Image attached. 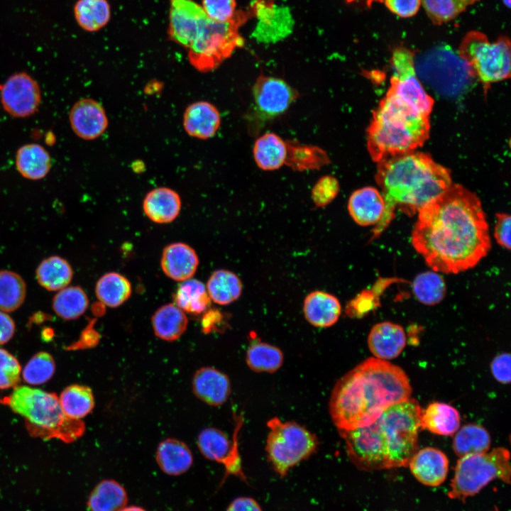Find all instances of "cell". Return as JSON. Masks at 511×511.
I'll return each instance as SVG.
<instances>
[{
	"mask_svg": "<svg viewBox=\"0 0 511 511\" xmlns=\"http://www.w3.org/2000/svg\"><path fill=\"white\" fill-rule=\"evenodd\" d=\"M252 16L251 7L247 11H236L227 21L219 22L192 0H170L167 33L171 40L186 49L194 68L209 72L243 47L245 40L239 29Z\"/></svg>",
	"mask_w": 511,
	"mask_h": 511,
	"instance_id": "cell-4",
	"label": "cell"
},
{
	"mask_svg": "<svg viewBox=\"0 0 511 511\" xmlns=\"http://www.w3.org/2000/svg\"><path fill=\"white\" fill-rule=\"evenodd\" d=\"M339 432L346 442L348 458L359 470L389 469L388 444L378 419L365 427Z\"/></svg>",
	"mask_w": 511,
	"mask_h": 511,
	"instance_id": "cell-13",
	"label": "cell"
},
{
	"mask_svg": "<svg viewBox=\"0 0 511 511\" xmlns=\"http://www.w3.org/2000/svg\"><path fill=\"white\" fill-rule=\"evenodd\" d=\"M457 53L485 89L492 83L510 77V42L506 36L491 42L480 31H469L462 39Z\"/></svg>",
	"mask_w": 511,
	"mask_h": 511,
	"instance_id": "cell-9",
	"label": "cell"
},
{
	"mask_svg": "<svg viewBox=\"0 0 511 511\" xmlns=\"http://www.w3.org/2000/svg\"><path fill=\"white\" fill-rule=\"evenodd\" d=\"M490 370L495 379L502 384H508L511 380L510 355L501 353L494 357L490 363Z\"/></svg>",
	"mask_w": 511,
	"mask_h": 511,
	"instance_id": "cell-51",
	"label": "cell"
},
{
	"mask_svg": "<svg viewBox=\"0 0 511 511\" xmlns=\"http://www.w3.org/2000/svg\"><path fill=\"white\" fill-rule=\"evenodd\" d=\"M246 361L253 371L271 373L282 365L283 354L278 347L256 340V338L247 350Z\"/></svg>",
	"mask_w": 511,
	"mask_h": 511,
	"instance_id": "cell-42",
	"label": "cell"
},
{
	"mask_svg": "<svg viewBox=\"0 0 511 511\" xmlns=\"http://www.w3.org/2000/svg\"><path fill=\"white\" fill-rule=\"evenodd\" d=\"M69 121L73 132L87 141L100 137L109 124L102 105L91 98H82L74 104L69 113Z\"/></svg>",
	"mask_w": 511,
	"mask_h": 511,
	"instance_id": "cell-18",
	"label": "cell"
},
{
	"mask_svg": "<svg viewBox=\"0 0 511 511\" xmlns=\"http://www.w3.org/2000/svg\"><path fill=\"white\" fill-rule=\"evenodd\" d=\"M221 124L218 109L207 101L190 104L183 115V127L192 137L206 140L213 137Z\"/></svg>",
	"mask_w": 511,
	"mask_h": 511,
	"instance_id": "cell-23",
	"label": "cell"
},
{
	"mask_svg": "<svg viewBox=\"0 0 511 511\" xmlns=\"http://www.w3.org/2000/svg\"><path fill=\"white\" fill-rule=\"evenodd\" d=\"M120 511H147L145 509H144L142 507L137 506V505H130V506H126L123 509H121Z\"/></svg>",
	"mask_w": 511,
	"mask_h": 511,
	"instance_id": "cell-57",
	"label": "cell"
},
{
	"mask_svg": "<svg viewBox=\"0 0 511 511\" xmlns=\"http://www.w3.org/2000/svg\"><path fill=\"white\" fill-rule=\"evenodd\" d=\"M256 114L270 119L285 112L299 97L297 90L282 79L260 74L252 88Z\"/></svg>",
	"mask_w": 511,
	"mask_h": 511,
	"instance_id": "cell-15",
	"label": "cell"
},
{
	"mask_svg": "<svg viewBox=\"0 0 511 511\" xmlns=\"http://www.w3.org/2000/svg\"><path fill=\"white\" fill-rule=\"evenodd\" d=\"M194 394L202 402L213 406L224 404L231 392L229 377L211 367L197 370L192 379Z\"/></svg>",
	"mask_w": 511,
	"mask_h": 511,
	"instance_id": "cell-22",
	"label": "cell"
},
{
	"mask_svg": "<svg viewBox=\"0 0 511 511\" xmlns=\"http://www.w3.org/2000/svg\"><path fill=\"white\" fill-rule=\"evenodd\" d=\"M253 16L259 21L253 36L259 42L270 43L287 37L292 31L294 22L287 8L264 1H255L251 6Z\"/></svg>",
	"mask_w": 511,
	"mask_h": 511,
	"instance_id": "cell-17",
	"label": "cell"
},
{
	"mask_svg": "<svg viewBox=\"0 0 511 511\" xmlns=\"http://www.w3.org/2000/svg\"><path fill=\"white\" fill-rule=\"evenodd\" d=\"M198 265L196 251L187 243H172L163 251L160 266L165 275L172 280L182 282L192 278Z\"/></svg>",
	"mask_w": 511,
	"mask_h": 511,
	"instance_id": "cell-20",
	"label": "cell"
},
{
	"mask_svg": "<svg viewBox=\"0 0 511 511\" xmlns=\"http://www.w3.org/2000/svg\"><path fill=\"white\" fill-rule=\"evenodd\" d=\"M235 0H202V9L212 20L225 22L236 13Z\"/></svg>",
	"mask_w": 511,
	"mask_h": 511,
	"instance_id": "cell-50",
	"label": "cell"
},
{
	"mask_svg": "<svg viewBox=\"0 0 511 511\" xmlns=\"http://www.w3.org/2000/svg\"><path fill=\"white\" fill-rule=\"evenodd\" d=\"M460 422V414L454 407L436 402L422 410L420 428L436 434L449 436L457 432Z\"/></svg>",
	"mask_w": 511,
	"mask_h": 511,
	"instance_id": "cell-29",
	"label": "cell"
},
{
	"mask_svg": "<svg viewBox=\"0 0 511 511\" xmlns=\"http://www.w3.org/2000/svg\"><path fill=\"white\" fill-rule=\"evenodd\" d=\"M151 322L155 335L167 341L177 340L188 325L185 312L172 303L159 307L154 312Z\"/></svg>",
	"mask_w": 511,
	"mask_h": 511,
	"instance_id": "cell-31",
	"label": "cell"
},
{
	"mask_svg": "<svg viewBox=\"0 0 511 511\" xmlns=\"http://www.w3.org/2000/svg\"><path fill=\"white\" fill-rule=\"evenodd\" d=\"M370 351L382 360L397 357L406 345V334L403 328L390 322H380L373 326L368 337Z\"/></svg>",
	"mask_w": 511,
	"mask_h": 511,
	"instance_id": "cell-24",
	"label": "cell"
},
{
	"mask_svg": "<svg viewBox=\"0 0 511 511\" xmlns=\"http://www.w3.org/2000/svg\"><path fill=\"white\" fill-rule=\"evenodd\" d=\"M4 402L25 419L28 432L43 439H59L71 443L85 431L80 419L67 417L63 412L58 397L28 386H16Z\"/></svg>",
	"mask_w": 511,
	"mask_h": 511,
	"instance_id": "cell-6",
	"label": "cell"
},
{
	"mask_svg": "<svg viewBox=\"0 0 511 511\" xmlns=\"http://www.w3.org/2000/svg\"><path fill=\"white\" fill-rule=\"evenodd\" d=\"M16 329L13 319L6 313L0 311V345L9 341Z\"/></svg>",
	"mask_w": 511,
	"mask_h": 511,
	"instance_id": "cell-54",
	"label": "cell"
},
{
	"mask_svg": "<svg viewBox=\"0 0 511 511\" xmlns=\"http://www.w3.org/2000/svg\"><path fill=\"white\" fill-rule=\"evenodd\" d=\"M430 131L429 116L418 114L387 92L367 129V148L376 163L422 146Z\"/></svg>",
	"mask_w": 511,
	"mask_h": 511,
	"instance_id": "cell-5",
	"label": "cell"
},
{
	"mask_svg": "<svg viewBox=\"0 0 511 511\" xmlns=\"http://www.w3.org/2000/svg\"><path fill=\"white\" fill-rule=\"evenodd\" d=\"M412 291L418 301L432 306L444 300L446 287L444 278L437 272L427 271L415 277L412 282Z\"/></svg>",
	"mask_w": 511,
	"mask_h": 511,
	"instance_id": "cell-44",
	"label": "cell"
},
{
	"mask_svg": "<svg viewBox=\"0 0 511 511\" xmlns=\"http://www.w3.org/2000/svg\"><path fill=\"white\" fill-rule=\"evenodd\" d=\"M414 60V53L405 47H397L393 50L391 57L392 75L387 92L418 114L429 116L434 100L425 92L417 77Z\"/></svg>",
	"mask_w": 511,
	"mask_h": 511,
	"instance_id": "cell-12",
	"label": "cell"
},
{
	"mask_svg": "<svg viewBox=\"0 0 511 511\" xmlns=\"http://www.w3.org/2000/svg\"><path fill=\"white\" fill-rule=\"evenodd\" d=\"M375 179L381 190L385 211L372 231L371 241L388 228L396 210L412 216L452 184L449 170L429 154L416 151L379 161Z\"/></svg>",
	"mask_w": 511,
	"mask_h": 511,
	"instance_id": "cell-3",
	"label": "cell"
},
{
	"mask_svg": "<svg viewBox=\"0 0 511 511\" xmlns=\"http://www.w3.org/2000/svg\"><path fill=\"white\" fill-rule=\"evenodd\" d=\"M417 215L411 243L434 271L456 274L467 270L490 250L481 202L461 185L451 184Z\"/></svg>",
	"mask_w": 511,
	"mask_h": 511,
	"instance_id": "cell-1",
	"label": "cell"
},
{
	"mask_svg": "<svg viewBox=\"0 0 511 511\" xmlns=\"http://www.w3.org/2000/svg\"><path fill=\"white\" fill-rule=\"evenodd\" d=\"M422 409L409 398L391 405L377 419L388 444L389 468L405 467L418 449Z\"/></svg>",
	"mask_w": 511,
	"mask_h": 511,
	"instance_id": "cell-8",
	"label": "cell"
},
{
	"mask_svg": "<svg viewBox=\"0 0 511 511\" xmlns=\"http://www.w3.org/2000/svg\"><path fill=\"white\" fill-rule=\"evenodd\" d=\"M125 488L113 479L100 481L91 492L87 507L89 511H120L128 503Z\"/></svg>",
	"mask_w": 511,
	"mask_h": 511,
	"instance_id": "cell-33",
	"label": "cell"
},
{
	"mask_svg": "<svg viewBox=\"0 0 511 511\" xmlns=\"http://www.w3.org/2000/svg\"><path fill=\"white\" fill-rule=\"evenodd\" d=\"M35 277L40 286L49 291H59L67 286L73 278V270L65 258L52 256L38 265Z\"/></svg>",
	"mask_w": 511,
	"mask_h": 511,
	"instance_id": "cell-34",
	"label": "cell"
},
{
	"mask_svg": "<svg viewBox=\"0 0 511 511\" xmlns=\"http://www.w3.org/2000/svg\"><path fill=\"white\" fill-rule=\"evenodd\" d=\"M496 223L494 229V237L497 243L507 250L510 249V227L511 218L506 213L496 214Z\"/></svg>",
	"mask_w": 511,
	"mask_h": 511,
	"instance_id": "cell-53",
	"label": "cell"
},
{
	"mask_svg": "<svg viewBox=\"0 0 511 511\" xmlns=\"http://www.w3.org/2000/svg\"><path fill=\"white\" fill-rule=\"evenodd\" d=\"M204 314L202 325L204 333H209L219 329L221 322H222V315L217 310L206 311Z\"/></svg>",
	"mask_w": 511,
	"mask_h": 511,
	"instance_id": "cell-56",
	"label": "cell"
},
{
	"mask_svg": "<svg viewBox=\"0 0 511 511\" xmlns=\"http://www.w3.org/2000/svg\"><path fill=\"white\" fill-rule=\"evenodd\" d=\"M347 209L351 217L358 225H376L385 211V202L380 192L373 187H364L352 192Z\"/></svg>",
	"mask_w": 511,
	"mask_h": 511,
	"instance_id": "cell-21",
	"label": "cell"
},
{
	"mask_svg": "<svg viewBox=\"0 0 511 511\" xmlns=\"http://www.w3.org/2000/svg\"><path fill=\"white\" fill-rule=\"evenodd\" d=\"M26 285L18 273L0 270V311L11 312L23 304L26 297Z\"/></svg>",
	"mask_w": 511,
	"mask_h": 511,
	"instance_id": "cell-43",
	"label": "cell"
},
{
	"mask_svg": "<svg viewBox=\"0 0 511 511\" xmlns=\"http://www.w3.org/2000/svg\"><path fill=\"white\" fill-rule=\"evenodd\" d=\"M3 109L13 117L26 118L38 110L41 91L37 81L26 72L11 75L0 87Z\"/></svg>",
	"mask_w": 511,
	"mask_h": 511,
	"instance_id": "cell-14",
	"label": "cell"
},
{
	"mask_svg": "<svg viewBox=\"0 0 511 511\" xmlns=\"http://www.w3.org/2000/svg\"><path fill=\"white\" fill-rule=\"evenodd\" d=\"M303 312L306 319L312 325L329 327L338 321L341 313V305L336 296L316 290L305 297Z\"/></svg>",
	"mask_w": 511,
	"mask_h": 511,
	"instance_id": "cell-26",
	"label": "cell"
},
{
	"mask_svg": "<svg viewBox=\"0 0 511 511\" xmlns=\"http://www.w3.org/2000/svg\"><path fill=\"white\" fill-rule=\"evenodd\" d=\"M197 446L206 458L224 466V478L234 475L246 480L241 468L236 436L231 442L222 431L214 427L205 428L199 434Z\"/></svg>",
	"mask_w": 511,
	"mask_h": 511,
	"instance_id": "cell-16",
	"label": "cell"
},
{
	"mask_svg": "<svg viewBox=\"0 0 511 511\" xmlns=\"http://www.w3.org/2000/svg\"><path fill=\"white\" fill-rule=\"evenodd\" d=\"M15 161L18 172L31 180L43 179L52 166L49 153L38 143H27L21 146L16 152Z\"/></svg>",
	"mask_w": 511,
	"mask_h": 511,
	"instance_id": "cell-28",
	"label": "cell"
},
{
	"mask_svg": "<svg viewBox=\"0 0 511 511\" xmlns=\"http://www.w3.org/2000/svg\"><path fill=\"white\" fill-rule=\"evenodd\" d=\"M287 155L285 165L294 171L319 170L330 163V158L322 148L301 143L296 140L285 141Z\"/></svg>",
	"mask_w": 511,
	"mask_h": 511,
	"instance_id": "cell-30",
	"label": "cell"
},
{
	"mask_svg": "<svg viewBox=\"0 0 511 511\" xmlns=\"http://www.w3.org/2000/svg\"><path fill=\"white\" fill-rule=\"evenodd\" d=\"M21 368L18 360L0 348V389L15 388L20 382Z\"/></svg>",
	"mask_w": 511,
	"mask_h": 511,
	"instance_id": "cell-47",
	"label": "cell"
},
{
	"mask_svg": "<svg viewBox=\"0 0 511 511\" xmlns=\"http://www.w3.org/2000/svg\"><path fill=\"white\" fill-rule=\"evenodd\" d=\"M495 511H498V510L496 508Z\"/></svg>",
	"mask_w": 511,
	"mask_h": 511,
	"instance_id": "cell-60",
	"label": "cell"
},
{
	"mask_svg": "<svg viewBox=\"0 0 511 511\" xmlns=\"http://www.w3.org/2000/svg\"><path fill=\"white\" fill-rule=\"evenodd\" d=\"M510 471V452L505 448L461 457L456 463L448 496L464 501L495 479L509 484Z\"/></svg>",
	"mask_w": 511,
	"mask_h": 511,
	"instance_id": "cell-7",
	"label": "cell"
},
{
	"mask_svg": "<svg viewBox=\"0 0 511 511\" xmlns=\"http://www.w3.org/2000/svg\"><path fill=\"white\" fill-rule=\"evenodd\" d=\"M130 281L124 275L116 272L103 275L95 286L96 297L103 306L118 307L127 301L131 295Z\"/></svg>",
	"mask_w": 511,
	"mask_h": 511,
	"instance_id": "cell-35",
	"label": "cell"
},
{
	"mask_svg": "<svg viewBox=\"0 0 511 511\" xmlns=\"http://www.w3.org/2000/svg\"><path fill=\"white\" fill-rule=\"evenodd\" d=\"M411 393L404 370L370 358L336 383L329 401L330 415L339 432L365 427L391 405L410 398Z\"/></svg>",
	"mask_w": 511,
	"mask_h": 511,
	"instance_id": "cell-2",
	"label": "cell"
},
{
	"mask_svg": "<svg viewBox=\"0 0 511 511\" xmlns=\"http://www.w3.org/2000/svg\"><path fill=\"white\" fill-rule=\"evenodd\" d=\"M408 466L414 477L421 483L436 487L442 484L447 476L449 459L441 451L426 447L411 458Z\"/></svg>",
	"mask_w": 511,
	"mask_h": 511,
	"instance_id": "cell-19",
	"label": "cell"
},
{
	"mask_svg": "<svg viewBox=\"0 0 511 511\" xmlns=\"http://www.w3.org/2000/svg\"><path fill=\"white\" fill-rule=\"evenodd\" d=\"M480 0H422L425 12L432 23H448Z\"/></svg>",
	"mask_w": 511,
	"mask_h": 511,
	"instance_id": "cell-45",
	"label": "cell"
},
{
	"mask_svg": "<svg viewBox=\"0 0 511 511\" xmlns=\"http://www.w3.org/2000/svg\"><path fill=\"white\" fill-rule=\"evenodd\" d=\"M502 1L506 7H507V8L510 7V1L511 0H502Z\"/></svg>",
	"mask_w": 511,
	"mask_h": 511,
	"instance_id": "cell-59",
	"label": "cell"
},
{
	"mask_svg": "<svg viewBox=\"0 0 511 511\" xmlns=\"http://www.w3.org/2000/svg\"><path fill=\"white\" fill-rule=\"evenodd\" d=\"M378 295L375 290H364L346 306V314L349 317L362 318L379 306Z\"/></svg>",
	"mask_w": 511,
	"mask_h": 511,
	"instance_id": "cell-49",
	"label": "cell"
},
{
	"mask_svg": "<svg viewBox=\"0 0 511 511\" xmlns=\"http://www.w3.org/2000/svg\"><path fill=\"white\" fill-rule=\"evenodd\" d=\"M181 198L172 189L160 187L148 192L143 201V209L146 216L158 224L173 221L181 210Z\"/></svg>",
	"mask_w": 511,
	"mask_h": 511,
	"instance_id": "cell-25",
	"label": "cell"
},
{
	"mask_svg": "<svg viewBox=\"0 0 511 511\" xmlns=\"http://www.w3.org/2000/svg\"><path fill=\"white\" fill-rule=\"evenodd\" d=\"M206 288L211 301L219 305H226L240 297L243 285L236 274L220 269L210 275Z\"/></svg>",
	"mask_w": 511,
	"mask_h": 511,
	"instance_id": "cell-36",
	"label": "cell"
},
{
	"mask_svg": "<svg viewBox=\"0 0 511 511\" xmlns=\"http://www.w3.org/2000/svg\"><path fill=\"white\" fill-rule=\"evenodd\" d=\"M226 511H262V509L253 498L239 497L229 504Z\"/></svg>",
	"mask_w": 511,
	"mask_h": 511,
	"instance_id": "cell-55",
	"label": "cell"
},
{
	"mask_svg": "<svg viewBox=\"0 0 511 511\" xmlns=\"http://www.w3.org/2000/svg\"><path fill=\"white\" fill-rule=\"evenodd\" d=\"M89 298L79 286H67L57 292L53 298L52 308L55 313L65 320H74L87 309Z\"/></svg>",
	"mask_w": 511,
	"mask_h": 511,
	"instance_id": "cell-39",
	"label": "cell"
},
{
	"mask_svg": "<svg viewBox=\"0 0 511 511\" xmlns=\"http://www.w3.org/2000/svg\"><path fill=\"white\" fill-rule=\"evenodd\" d=\"M65 414L71 419H80L89 414L94 407L93 392L87 386L72 385L65 388L58 397Z\"/></svg>",
	"mask_w": 511,
	"mask_h": 511,
	"instance_id": "cell-40",
	"label": "cell"
},
{
	"mask_svg": "<svg viewBox=\"0 0 511 511\" xmlns=\"http://www.w3.org/2000/svg\"><path fill=\"white\" fill-rule=\"evenodd\" d=\"M74 13L82 28L94 32L109 22L111 11L106 0H78L74 6Z\"/></svg>",
	"mask_w": 511,
	"mask_h": 511,
	"instance_id": "cell-41",
	"label": "cell"
},
{
	"mask_svg": "<svg viewBox=\"0 0 511 511\" xmlns=\"http://www.w3.org/2000/svg\"><path fill=\"white\" fill-rule=\"evenodd\" d=\"M253 153L257 166L266 171L275 170L285 165L286 142L274 133H266L258 138Z\"/></svg>",
	"mask_w": 511,
	"mask_h": 511,
	"instance_id": "cell-32",
	"label": "cell"
},
{
	"mask_svg": "<svg viewBox=\"0 0 511 511\" xmlns=\"http://www.w3.org/2000/svg\"><path fill=\"white\" fill-rule=\"evenodd\" d=\"M55 363L47 352L35 354L24 366L22 371L23 380L31 385H39L48 382L54 375Z\"/></svg>",
	"mask_w": 511,
	"mask_h": 511,
	"instance_id": "cell-46",
	"label": "cell"
},
{
	"mask_svg": "<svg viewBox=\"0 0 511 511\" xmlns=\"http://www.w3.org/2000/svg\"><path fill=\"white\" fill-rule=\"evenodd\" d=\"M270 432L265 450L269 461L281 477L300 461L307 459L318 448L317 436L295 422H282L274 417L268 422Z\"/></svg>",
	"mask_w": 511,
	"mask_h": 511,
	"instance_id": "cell-10",
	"label": "cell"
},
{
	"mask_svg": "<svg viewBox=\"0 0 511 511\" xmlns=\"http://www.w3.org/2000/svg\"><path fill=\"white\" fill-rule=\"evenodd\" d=\"M388 9L401 18L414 16L419 11L422 0H383Z\"/></svg>",
	"mask_w": 511,
	"mask_h": 511,
	"instance_id": "cell-52",
	"label": "cell"
},
{
	"mask_svg": "<svg viewBox=\"0 0 511 511\" xmlns=\"http://www.w3.org/2000/svg\"><path fill=\"white\" fill-rule=\"evenodd\" d=\"M339 190L338 180L332 175H324L312 187V201L317 207H324L337 197Z\"/></svg>",
	"mask_w": 511,
	"mask_h": 511,
	"instance_id": "cell-48",
	"label": "cell"
},
{
	"mask_svg": "<svg viewBox=\"0 0 511 511\" xmlns=\"http://www.w3.org/2000/svg\"><path fill=\"white\" fill-rule=\"evenodd\" d=\"M356 1H357V0H346V1L348 3L354 2ZM365 1L366 3V5L368 6H370L374 2H383V0H365Z\"/></svg>",
	"mask_w": 511,
	"mask_h": 511,
	"instance_id": "cell-58",
	"label": "cell"
},
{
	"mask_svg": "<svg viewBox=\"0 0 511 511\" xmlns=\"http://www.w3.org/2000/svg\"><path fill=\"white\" fill-rule=\"evenodd\" d=\"M155 459L159 468L169 476L186 473L193 463L192 454L183 441L168 438L158 446Z\"/></svg>",
	"mask_w": 511,
	"mask_h": 511,
	"instance_id": "cell-27",
	"label": "cell"
},
{
	"mask_svg": "<svg viewBox=\"0 0 511 511\" xmlns=\"http://www.w3.org/2000/svg\"><path fill=\"white\" fill-rule=\"evenodd\" d=\"M490 444V436L483 427L476 424H468L463 426L456 434L453 449L456 456L461 458L486 453Z\"/></svg>",
	"mask_w": 511,
	"mask_h": 511,
	"instance_id": "cell-38",
	"label": "cell"
},
{
	"mask_svg": "<svg viewBox=\"0 0 511 511\" xmlns=\"http://www.w3.org/2000/svg\"><path fill=\"white\" fill-rule=\"evenodd\" d=\"M415 69L441 93L456 94L473 77L467 64L447 45L435 46L414 60Z\"/></svg>",
	"mask_w": 511,
	"mask_h": 511,
	"instance_id": "cell-11",
	"label": "cell"
},
{
	"mask_svg": "<svg viewBox=\"0 0 511 511\" xmlns=\"http://www.w3.org/2000/svg\"><path fill=\"white\" fill-rule=\"evenodd\" d=\"M174 301L184 312L193 314L204 313L211 302L206 285L194 278L181 282L175 293Z\"/></svg>",
	"mask_w": 511,
	"mask_h": 511,
	"instance_id": "cell-37",
	"label": "cell"
}]
</instances>
